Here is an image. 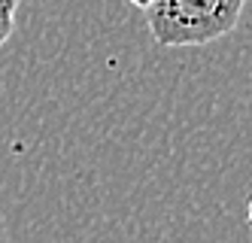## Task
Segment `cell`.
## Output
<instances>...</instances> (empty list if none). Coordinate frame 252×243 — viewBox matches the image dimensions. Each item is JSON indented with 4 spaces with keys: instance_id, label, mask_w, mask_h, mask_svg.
<instances>
[{
    "instance_id": "obj_1",
    "label": "cell",
    "mask_w": 252,
    "mask_h": 243,
    "mask_svg": "<svg viewBox=\"0 0 252 243\" xmlns=\"http://www.w3.org/2000/svg\"><path fill=\"white\" fill-rule=\"evenodd\" d=\"M243 3L246 0H152L143 12L158 46L197 49L237 28Z\"/></svg>"
},
{
    "instance_id": "obj_2",
    "label": "cell",
    "mask_w": 252,
    "mask_h": 243,
    "mask_svg": "<svg viewBox=\"0 0 252 243\" xmlns=\"http://www.w3.org/2000/svg\"><path fill=\"white\" fill-rule=\"evenodd\" d=\"M22 0H0V49L6 46V40L15 31V12H19Z\"/></svg>"
},
{
    "instance_id": "obj_3",
    "label": "cell",
    "mask_w": 252,
    "mask_h": 243,
    "mask_svg": "<svg viewBox=\"0 0 252 243\" xmlns=\"http://www.w3.org/2000/svg\"><path fill=\"white\" fill-rule=\"evenodd\" d=\"M128 3H134V6H137V9H146V6H149V3H152V0H128Z\"/></svg>"
},
{
    "instance_id": "obj_4",
    "label": "cell",
    "mask_w": 252,
    "mask_h": 243,
    "mask_svg": "<svg viewBox=\"0 0 252 243\" xmlns=\"http://www.w3.org/2000/svg\"><path fill=\"white\" fill-rule=\"evenodd\" d=\"M249 225H252V198H249Z\"/></svg>"
}]
</instances>
